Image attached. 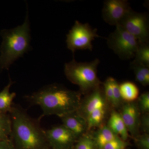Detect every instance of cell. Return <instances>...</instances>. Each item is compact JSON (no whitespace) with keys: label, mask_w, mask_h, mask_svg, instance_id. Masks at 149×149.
<instances>
[{"label":"cell","mask_w":149,"mask_h":149,"mask_svg":"<svg viewBox=\"0 0 149 149\" xmlns=\"http://www.w3.org/2000/svg\"><path fill=\"white\" fill-rule=\"evenodd\" d=\"M97 32V29L93 28L89 23L83 24L76 20L67 35L68 49L73 54L77 50L93 51L92 41L96 37H101Z\"/></svg>","instance_id":"obj_6"},{"label":"cell","mask_w":149,"mask_h":149,"mask_svg":"<svg viewBox=\"0 0 149 149\" xmlns=\"http://www.w3.org/2000/svg\"><path fill=\"white\" fill-rule=\"evenodd\" d=\"M3 41L0 49V68L8 70L11 65L30 49V29L28 14L24 23L1 32Z\"/></svg>","instance_id":"obj_3"},{"label":"cell","mask_w":149,"mask_h":149,"mask_svg":"<svg viewBox=\"0 0 149 149\" xmlns=\"http://www.w3.org/2000/svg\"><path fill=\"white\" fill-rule=\"evenodd\" d=\"M133 62L149 67V44H140Z\"/></svg>","instance_id":"obj_20"},{"label":"cell","mask_w":149,"mask_h":149,"mask_svg":"<svg viewBox=\"0 0 149 149\" xmlns=\"http://www.w3.org/2000/svg\"><path fill=\"white\" fill-rule=\"evenodd\" d=\"M131 68L134 71L136 80L143 86L149 84V67L143 65L132 62L130 64Z\"/></svg>","instance_id":"obj_18"},{"label":"cell","mask_w":149,"mask_h":149,"mask_svg":"<svg viewBox=\"0 0 149 149\" xmlns=\"http://www.w3.org/2000/svg\"><path fill=\"white\" fill-rule=\"evenodd\" d=\"M119 87L123 101L126 102H134L139 97V88L132 82H124L119 85Z\"/></svg>","instance_id":"obj_17"},{"label":"cell","mask_w":149,"mask_h":149,"mask_svg":"<svg viewBox=\"0 0 149 149\" xmlns=\"http://www.w3.org/2000/svg\"><path fill=\"white\" fill-rule=\"evenodd\" d=\"M104 94L105 98L107 101L111 104L113 106V91L111 83L110 77L106 80L104 84Z\"/></svg>","instance_id":"obj_25"},{"label":"cell","mask_w":149,"mask_h":149,"mask_svg":"<svg viewBox=\"0 0 149 149\" xmlns=\"http://www.w3.org/2000/svg\"><path fill=\"white\" fill-rule=\"evenodd\" d=\"M141 113L136 102H126L123 104L120 115L128 132L134 139L140 135Z\"/></svg>","instance_id":"obj_10"},{"label":"cell","mask_w":149,"mask_h":149,"mask_svg":"<svg viewBox=\"0 0 149 149\" xmlns=\"http://www.w3.org/2000/svg\"><path fill=\"white\" fill-rule=\"evenodd\" d=\"M136 146L139 149H149V135L144 133L134 138Z\"/></svg>","instance_id":"obj_24"},{"label":"cell","mask_w":149,"mask_h":149,"mask_svg":"<svg viewBox=\"0 0 149 149\" xmlns=\"http://www.w3.org/2000/svg\"><path fill=\"white\" fill-rule=\"evenodd\" d=\"M129 144L118 137L105 145L102 149H125Z\"/></svg>","instance_id":"obj_23"},{"label":"cell","mask_w":149,"mask_h":149,"mask_svg":"<svg viewBox=\"0 0 149 149\" xmlns=\"http://www.w3.org/2000/svg\"><path fill=\"white\" fill-rule=\"evenodd\" d=\"M13 83L10 79L8 84L0 92V112L8 113L10 111L16 95L15 93H10V89Z\"/></svg>","instance_id":"obj_15"},{"label":"cell","mask_w":149,"mask_h":149,"mask_svg":"<svg viewBox=\"0 0 149 149\" xmlns=\"http://www.w3.org/2000/svg\"><path fill=\"white\" fill-rule=\"evenodd\" d=\"M97 149H102L105 145L119 136L107 126H102L91 135Z\"/></svg>","instance_id":"obj_14"},{"label":"cell","mask_w":149,"mask_h":149,"mask_svg":"<svg viewBox=\"0 0 149 149\" xmlns=\"http://www.w3.org/2000/svg\"><path fill=\"white\" fill-rule=\"evenodd\" d=\"M60 118L63 124L74 134L77 139L87 134L88 129L86 120L77 111L70 113Z\"/></svg>","instance_id":"obj_12"},{"label":"cell","mask_w":149,"mask_h":149,"mask_svg":"<svg viewBox=\"0 0 149 149\" xmlns=\"http://www.w3.org/2000/svg\"><path fill=\"white\" fill-rule=\"evenodd\" d=\"M131 9L127 1L107 0L104 2L102 15L105 22L116 26Z\"/></svg>","instance_id":"obj_9"},{"label":"cell","mask_w":149,"mask_h":149,"mask_svg":"<svg viewBox=\"0 0 149 149\" xmlns=\"http://www.w3.org/2000/svg\"><path fill=\"white\" fill-rule=\"evenodd\" d=\"M118 25L122 26L134 36L140 44H149L148 15L138 13L131 9L120 20Z\"/></svg>","instance_id":"obj_7"},{"label":"cell","mask_w":149,"mask_h":149,"mask_svg":"<svg viewBox=\"0 0 149 149\" xmlns=\"http://www.w3.org/2000/svg\"><path fill=\"white\" fill-rule=\"evenodd\" d=\"M140 128L144 133L149 134V113H143L140 119Z\"/></svg>","instance_id":"obj_26"},{"label":"cell","mask_w":149,"mask_h":149,"mask_svg":"<svg viewBox=\"0 0 149 149\" xmlns=\"http://www.w3.org/2000/svg\"><path fill=\"white\" fill-rule=\"evenodd\" d=\"M8 113L12 122L10 139L15 149H50L45 131L39 121L15 104Z\"/></svg>","instance_id":"obj_2"},{"label":"cell","mask_w":149,"mask_h":149,"mask_svg":"<svg viewBox=\"0 0 149 149\" xmlns=\"http://www.w3.org/2000/svg\"><path fill=\"white\" fill-rule=\"evenodd\" d=\"M12 122L8 113L0 112V141L10 139Z\"/></svg>","instance_id":"obj_19"},{"label":"cell","mask_w":149,"mask_h":149,"mask_svg":"<svg viewBox=\"0 0 149 149\" xmlns=\"http://www.w3.org/2000/svg\"><path fill=\"white\" fill-rule=\"evenodd\" d=\"M107 126L120 139L126 141L129 137L128 130L123 122L120 113L113 111L111 114Z\"/></svg>","instance_id":"obj_13"},{"label":"cell","mask_w":149,"mask_h":149,"mask_svg":"<svg viewBox=\"0 0 149 149\" xmlns=\"http://www.w3.org/2000/svg\"><path fill=\"white\" fill-rule=\"evenodd\" d=\"M45 131L50 149H72L77 139L63 124Z\"/></svg>","instance_id":"obj_8"},{"label":"cell","mask_w":149,"mask_h":149,"mask_svg":"<svg viewBox=\"0 0 149 149\" xmlns=\"http://www.w3.org/2000/svg\"><path fill=\"white\" fill-rule=\"evenodd\" d=\"M138 107L142 113H149V93L146 92L142 94L138 98L137 103Z\"/></svg>","instance_id":"obj_22"},{"label":"cell","mask_w":149,"mask_h":149,"mask_svg":"<svg viewBox=\"0 0 149 149\" xmlns=\"http://www.w3.org/2000/svg\"><path fill=\"white\" fill-rule=\"evenodd\" d=\"M88 95L83 101H81L77 113L86 120L89 115L93 111L101 107L107 106L106 100L104 91L100 88L88 93Z\"/></svg>","instance_id":"obj_11"},{"label":"cell","mask_w":149,"mask_h":149,"mask_svg":"<svg viewBox=\"0 0 149 149\" xmlns=\"http://www.w3.org/2000/svg\"><path fill=\"white\" fill-rule=\"evenodd\" d=\"M115 30L107 38L109 47L122 60H129L135 56L139 48V41L123 27L116 25Z\"/></svg>","instance_id":"obj_5"},{"label":"cell","mask_w":149,"mask_h":149,"mask_svg":"<svg viewBox=\"0 0 149 149\" xmlns=\"http://www.w3.org/2000/svg\"><path fill=\"white\" fill-rule=\"evenodd\" d=\"M0 149H15L10 139L0 141Z\"/></svg>","instance_id":"obj_27"},{"label":"cell","mask_w":149,"mask_h":149,"mask_svg":"<svg viewBox=\"0 0 149 149\" xmlns=\"http://www.w3.org/2000/svg\"><path fill=\"white\" fill-rule=\"evenodd\" d=\"M113 91V106L115 107H118L122 104V100L120 94V87L119 84L116 80L112 77H110Z\"/></svg>","instance_id":"obj_21"},{"label":"cell","mask_w":149,"mask_h":149,"mask_svg":"<svg viewBox=\"0 0 149 149\" xmlns=\"http://www.w3.org/2000/svg\"><path fill=\"white\" fill-rule=\"evenodd\" d=\"M100 63L98 58L89 62H78L73 58L65 64V74L70 82L79 86L80 93H89L100 88L101 84L97 76Z\"/></svg>","instance_id":"obj_4"},{"label":"cell","mask_w":149,"mask_h":149,"mask_svg":"<svg viewBox=\"0 0 149 149\" xmlns=\"http://www.w3.org/2000/svg\"><path fill=\"white\" fill-rule=\"evenodd\" d=\"M107 106L101 107L93 111L86 118L88 130L94 127H102L105 117Z\"/></svg>","instance_id":"obj_16"},{"label":"cell","mask_w":149,"mask_h":149,"mask_svg":"<svg viewBox=\"0 0 149 149\" xmlns=\"http://www.w3.org/2000/svg\"><path fill=\"white\" fill-rule=\"evenodd\" d=\"M26 98L32 104L40 106L42 116L56 115L60 118L76 111L81 102L80 92L57 84L45 86Z\"/></svg>","instance_id":"obj_1"},{"label":"cell","mask_w":149,"mask_h":149,"mask_svg":"<svg viewBox=\"0 0 149 149\" xmlns=\"http://www.w3.org/2000/svg\"><path fill=\"white\" fill-rule=\"evenodd\" d=\"M88 149H97L92 136H91V139H90L89 144H88Z\"/></svg>","instance_id":"obj_28"}]
</instances>
